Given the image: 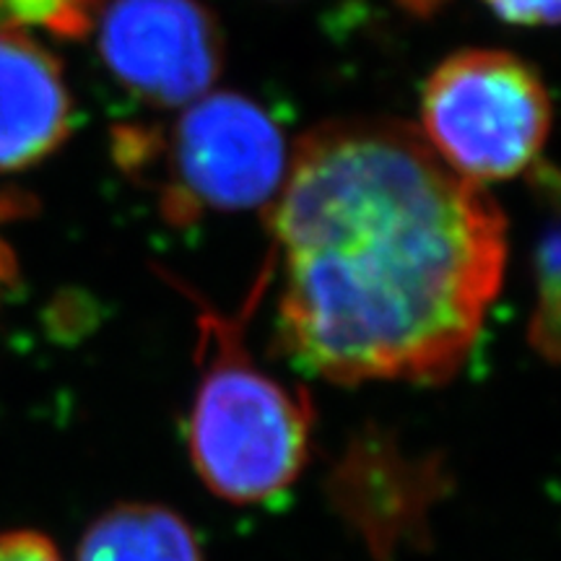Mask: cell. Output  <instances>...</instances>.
<instances>
[{
  "mask_svg": "<svg viewBox=\"0 0 561 561\" xmlns=\"http://www.w3.org/2000/svg\"><path fill=\"white\" fill-rule=\"evenodd\" d=\"M280 339L335 385H442L502 289L507 219L419 130L320 125L271 203Z\"/></svg>",
  "mask_w": 561,
  "mask_h": 561,
  "instance_id": "obj_1",
  "label": "cell"
},
{
  "mask_svg": "<svg viewBox=\"0 0 561 561\" xmlns=\"http://www.w3.org/2000/svg\"><path fill=\"white\" fill-rule=\"evenodd\" d=\"M261 291L257 284L240 318L198 314L201 377L187 416V450L201 481L231 504L276 500L312 453L310 392L280 382L244 346V318Z\"/></svg>",
  "mask_w": 561,
  "mask_h": 561,
  "instance_id": "obj_2",
  "label": "cell"
},
{
  "mask_svg": "<svg viewBox=\"0 0 561 561\" xmlns=\"http://www.w3.org/2000/svg\"><path fill=\"white\" fill-rule=\"evenodd\" d=\"M115 157L130 174L157 172L161 208L174 224H191L206 208L268 206L286 178L280 128L261 104L229 91L187 104L167 136L121 128Z\"/></svg>",
  "mask_w": 561,
  "mask_h": 561,
  "instance_id": "obj_3",
  "label": "cell"
},
{
  "mask_svg": "<svg viewBox=\"0 0 561 561\" xmlns=\"http://www.w3.org/2000/svg\"><path fill=\"white\" fill-rule=\"evenodd\" d=\"M421 123L430 149L481 185L536 164L551 128V102L536 70L515 55L462 50L426 81Z\"/></svg>",
  "mask_w": 561,
  "mask_h": 561,
  "instance_id": "obj_4",
  "label": "cell"
},
{
  "mask_svg": "<svg viewBox=\"0 0 561 561\" xmlns=\"http://www.w3.org/2000/svg\"><path fill=\"white\" fill-rule=\"evenodd\" d=\"M96 24L112 76L144 102L193 104L219 79L221 32L201 0H104Z\"/></svg>",
  "mask_w": 561,
  "mask_h": 561,
  "instance_id": "obj_5",
  "label": "cell"
},
{
  "mask_svg": "<svg viewBox=\"0 0 561 561\" xmlns=\"http://www.w3.org/2000/svg\"><path fill=\"white\" fill-rule=\"evenodd\" d=\"M331 479L341 515L385 559L426 525L439 471L434 460H411L396 442L371 432L351 442Z\"/></svg>",
  "mask_w": 561,
  "mask_h": 561,
  "instance_id": "obj_6",
  "label": "cell"
},
{
  "mask_svg": "<svg viewBox=\"0 0 561 561\" xmlns=\"http://www.w3.org/2000/svg\"><path fill=\"white\" fill-rule=\"evenodd\" d=\"M73 123L60 60L21 30H0V172L58 151Z\"/></svg>",
  "mask_w": 561,
  "mask_h": 561,
  "instance_id": "obj_7",
  "label": "cell"
},
{
  "mask_svg": "<svg viewBox=\"0 0 561 561\" xmlns=\"http://www.w3.org/2000/svg\"><path fill=\"white\" fill-rule=\"evenodd\" d=\"M76 561H203L198 538L161 504H117L83 533Z\"/></svg>",
  "mask_w": 561,
  "mask_h": 561,
  "instance_id": "obj_8",
  "label": "cell"
},
{
  "mask_svg": "<svg viewBox=\"0 0 561 561\" xmlns=\"http://www.w3.org/2000/svg\"><path fill=\"white\" fill-rule=\"evenodd\" d=\"M104 0H0V30H45L83 39L96 26Z\"/></svg>",
  "mask_w": 561,
  "mask_h": 561,
  "instance_id": "obj_9",
  "label": "cell"
},
{
  "mask_svg": "<svg viewBox=\"0 0 561 561\" xmlns=\"http://www.w3.org/2000/svg\"><path fill=\"white\" fill-rule=\"evenodd\" d=\"M530 343L543 359L559 354V229L549 224L536 250V307L530 318Z\"/></svg>",
  "mask_w": 561,
  "mask_h": 561,
  "instance_id": "obj_10",
  "label": "cell"
},
{
  "mask_svg": "<svg viewBox=\"0 0 561 561\" xmlns=\"http://www.w3.org/2000/svg\"><path fill=\"white\" fill-rule=\"evenodd\" d=\"M502 21L517 26H553L559 21V0H483Z\"/></svg>",
  "mask_w": 561,
  "mask_h": 561,
  "instance_id": "obj_11",
  "label": "cell"
},
{
  "mask_svg": "<svg viewBox=\"0 0 561 561\" xmlns=\"http://www.w3.org/2000/svg\"><path fill=\"white\" fill-rule=\"evenodd\" d=\"M0 561H62V557L37 530H9L0 533Z\"/></svg>",
  "mask_w": 561,
  "mask_h": 561,
  "instance_id": "obj_12",
  "label": "cell"
},
{
  "mask_svg": "<svg viewBox=\"0 0 561 561\" xmlns=\"http://www.w3.org/2000/svg\"><path fill=\"white\" fill-rule=\"evenodd\" d=\"M401 9H405L411 13V16H419V19H432L434 13L442 11V5L447 3V0H396Z\"/></svg>",
  "mask_w": 561,
  "mask_h": 561,
  "instance_id": "obj_13",
  "label": "cell"
},
{
  "mask_svg": "<svg viewBox=\"0 0 561 561\" xmlns=\"http://www.w3.org/2000/svg\"><path fill=\"white\" fill-rule=\"evenodd\" d=\"M0 276H3V252H0Z\"/></svg>",
  "mask_w": 561,
  "mask_h": 561,
  "instance_id": "obj_14",
  "label": "cell"
}]
</instances>
